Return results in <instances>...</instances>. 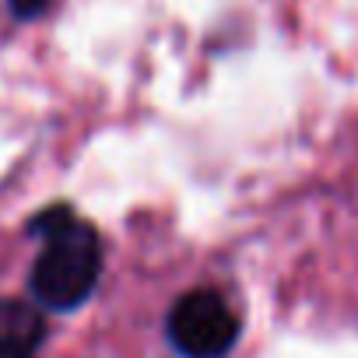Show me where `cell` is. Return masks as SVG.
Segmentation results:
<instances>
[{"label": "cell", "mask_w": 358, "mask_h": 358, "mask_svg": "<svg viewBox=\"0 0 358 358\" xmlns=\"http://www.w3.org/2000/svg\"><path fill=\"white\" fill-rule=\"evenodd\" d=\"M46 337V320L22 299H0V358H36Z\"/></svg>", "instance_id": "3"}, {"label": "cell", "mask_w": 358, "mask_h": 358, "mask_svg": "<svg viewBox=\"0 0 358 358\" xmlns=\"http://www.w3.org/2000/svg\"><path fill=\"white\" fill-rule=\"evenodd\" d=\"M236 337L239 316L211 288L187 292L169 313V341L183 358H225Z\"/></svg>", "instance_id": "2"}, {"label": "cell", "mask_w": 358, "mask_h": 358, "mask_svg": "<svg viewBox=\"0 0 358 358\" xmlns=\"http://www.w3.org/2000/svg\"><path fill=\"white\" fill-rule=\"evenodd\" d=\"M43 232L46 239L32 267V292L50 309H78L102 278L99 232L74 215L46 218Z\"/></svg>", "instance_id": "1"}, {"label": "cell", "mask_w": 358, "mask_h": 358, "mask_svg": "<svg viewBox=\"0 0 358 358\" xmlns=\"http://www.w3.org/2000/svg\"><path fill=\"white\" fill-rule=\"evenodd\" d=\"M50 8V0H11V11L18 15V18H36V15H43Z\"/></svg>", "instance_id": "4"}]
</instances>
